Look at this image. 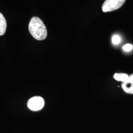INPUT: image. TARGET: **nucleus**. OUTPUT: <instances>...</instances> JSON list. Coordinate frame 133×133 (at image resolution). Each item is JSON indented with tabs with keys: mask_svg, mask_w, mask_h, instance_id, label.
I'll use <instances>...</instances> for the list:
<instances>
[{
	"mask_svg": "<svg viewBox=\"0 0 133 133\" xmlns=\"http://www.w3.org/2000/svg\"><path fill=\"white\" fill-rule=\"evenodd\" d=\"M29 30L34 38L38 41L45 39L48 35L45 25L38 17H33L31 19L29 24Z\"/></svg>",
	"mask_w": 133,
	"mask_h": 133,
	"instance_id": "f257e3e1",
	"label": "nucleus"
},
{
	"mask_svg": "<svg viewBox=\"0 0 133 133\" xmlns=\"http://www.w3.org/2000/svg\"><path fill=\"white\" fill-rule=\"evenodd\" d=\"M121 87L126 93L128 94H133V74L131 75L128 80L123 82L121 84Z\"/></svg>",
	"mask_w": 133,
	"mask_h": 133,
	"instance_id": "20e7f679",
	"label": "nucleus"
},
{
	"mask_svg": "<svg viewBox=\"0 0 133 133\" xmlns=\"http://www.w3.org/2000/svg\"><path fill=\"white\" fill-rule=\"evenodd\" d=\"M121 42V38L118 35H114L112 38V42L114 44H118Z\"/></svg>",
	"mask_w": 133,
	"mask_h": 133,
	"instance_id": "0eeeda50",
	"label": "nucleus"
},
{
	"mask_svg": "<svg viewBox=\"0 0 133 133\" xmlns=\"http://www.w3.org/2000/svg\"><path fill=\"white\" fill-rule=\"evenodd\" d=\"M44 105V101L42 97L35 96L31 98L27 103V107L33 111H38L42 109Z\"/></svg>",
	"mask_w": 133,
	"mask_h": 133,
	"instance_id": "7ed1b4c3",
	"label": "nucleus"
},
{
	"mask_svg": "<svg viewBox=\"0 0 133 133\" xmlns=\"http://www.w3.org/2000/svg\"><path fill=\"white\" fill-rule=\"evenodd\" d=\"M6 29V22L4 15L0 12V36L3 35Z\"/></svg>",
	"mask_w": 133,
	"mask_h": 133,
	"instance_id": "39448f33",
	"label": "nucleus"
},
{
	"mask_svg": "<svg viewBox=\"0 0 133 133\" xmlns=\"http://www.w3.org/2000/svg\"><path fill=\"white\" fill-rule=\"evenodd\" d=\"M114 77L116 81H122L123 82H124L128 80L129 76L128 75L124 73H116L114 74Z\"/></svg>",
	"mask_w": 133,
	"mask_h": 133,
	"instance_id": "423d86ee",
	"label": "nucleus"
},
{
	"mask_svg": "<svg viewBox=\"0 0 133 133\" xmlns=\"http://www.w3.org/2000/svg\"><path fill=\"white\" fill-rule=\"evenodd\" d=\"M125 2V0H105L102 5L103 12H110L119 9Z\"/></svg>",
	"mask_w": 133,
	"mask_h": 133,
	"instance_id": "f03ea898",
	"label": "nucleus"
},
{
	"mask_svg": "<svg viewBox=\"0 0 133 133\" xmlns=\"http://www.w3.org/2000/svg\"><path fill=\"white\" fill-rule=\"evenodd\" d=\"M133 48V45L131 44L127 43V44H126L125 45H124L123 46V49L124 51H125L126 52H129L132 50Z\"/></svg>",
	"mask_w": 133,
	"mask_h": 133,
	"instance_id": "6e6552de",
	"label": "nucleus"
}]
</instances>
